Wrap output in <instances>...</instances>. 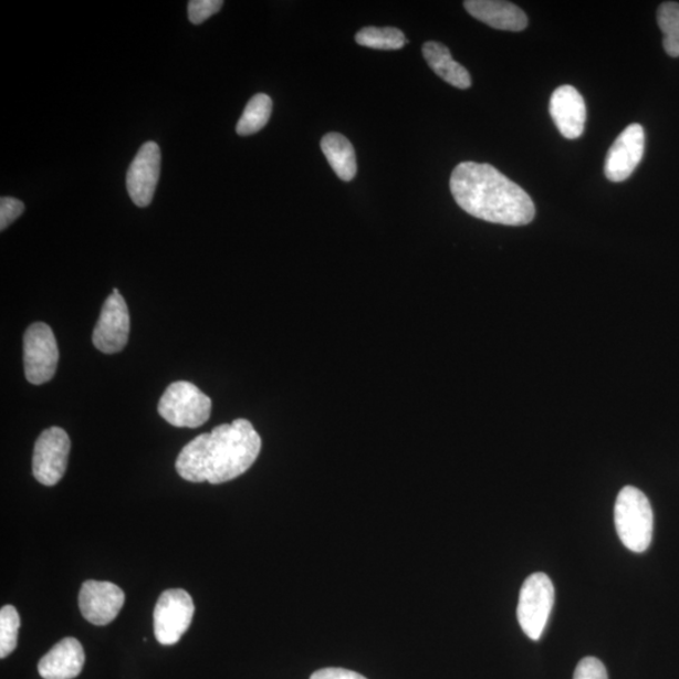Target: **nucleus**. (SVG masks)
Wrapping results in <instances>:
<instances>
[{
    "mask_svg": "<svg viewBox=\"0 0 679 679\" xmlns=\"http://www.w3.org/2000/svg\"><path fill=\"white\" fill-rule=\"evenodd\" d=\"M262 439L247 419L213 428L181 449L177 472L189 482L220 484L246 473L259 458Z\"/></svg>",
    "mask_w": 679,
    "mask_h": 679,
    "instance_id": "1",
    "label": "nucleus"
},
{
    "mask_svg": "<svg viewBox=\"0 0 679 679\" xmlns=\"http://www.w3.org/2000/svg\"><path fill=\"white\" fill-rule=\"evenodd\" d=\"M451 191L464 212L485 222L526 226L535 218V205L527 192L490 164L457 165Z\"/></svg>",
    "mask_w": 679,
    "mask_h": 679,
    "instance_id": "2",
    "label": "nucleus"
},
{
    "mask_svg": "<svg viewBox=\"0 0 679 679\" xmlns=\"http://www.w3.org/2000/svg\"><path fill=\"white\" fill-rule=\"evenodd\" d=\"M614 519L618 536L633 553H645L654 539L655 515L647 495L627 485L617 498Z\"/></svg>",
    "mask_w": 679,
    "mask_h": 679,
    "instance_id": "3",
    "label": "nucleus"
},
{
    "mask_svg": "<svg viewBox=\"0 0 679 679\" xmlns=\"http://www.w3.org/2000/svg\"><path fill=\"white\" fill-rule=\"evenodd\" d=\"M158 411L174 427L198 428L207 424L212 400L195 384L176 382L163 394Z\"/></svg>",
    "mask_w": 679,
    "mask_h": 679,
    "instance_id": "4",
    "label": "nucleus"
},
{
    "mask_svg": "<svg viewBox=\"0 0 679 679\" xmlns=\"http://www.w3.org/2000/svg\"><path fill=\"white\" fill-rule=\"evenodd\" d=\"M554 600V584L544 573L530 575L522 585L518 619L521 629L530 639L539 640L543 637L549 618L552 616Z\"/></svg>",
    "mask_w": 679,
    "mask_h": 679,
    "instance_id": "5",
    "label": "nucleus"
},
{
    "mask_svg": "<svg viewBox=\"0 0 679 679\" xmlns=\"http://www.w3.org/2000/svg\"><path fill=\"white\" fill-rule=\"evenodd\" d=\"M195 612V602L186 591L164 592L154 610V631L159 644L177 645L189 629Z\"/></svg>",
    "mask_w": 679,
    "mask_h": 679,
    "instance_id": "6",
    "label": "nucleus"
},
{
    "mask_svg": "<svg viewBox=\"0 0 679 679\" xmlns=\"http://www.w3.org/2000/svg\"><path fill=\"white\" fill-rule=\"evenodd\" d=\"M24 374L31 384L50 382L58 370L59 346L52 328L44 323H35L24 334Z\"/></svg>",
    "mask_w": 679,
    "mask_h": 679,
    "instance_id": "7",
    "label": "nucleus"
},
{
    "mask_svg": "<svg viewBox=\"0 0 679 679\" xmlns=\"http://www.w3.org/2000/svg\"><path fill=\"white\" fill-rule=\"evenodd\" d=\"M70 449V437L62 428L45 429L34 446V479L44 485L58 484L66 473Z\"/></svg>",
    "mask_w": 679,
    "mask_h": 679,
    "instance_id": "8",
    "label": "nucleus"
},
{
    "mask_svg": "<svg viewBox=\"0 0 679 679\" xmlns=\"http://www.w3.org/2000/svg\"><path fill=\"white\" fill-rule=\"evenodd\" d=\"M128 333H130V315L122 293L114 289L101 310L93 343L101 353H121L127 344Z\"/></svg>",
    "mask_w": 679,
    "mask_h": 679,
    "instance_id": "9",
    "label": "nucleus"
},
{
    "mask_svg": "<svg viewBox=\"0 0 679 679\" xmlns=\"http://www.w3.org/2000/svg\"><path fill=\"white\" fill-rule=\"evenodd\" d=\"M161 167L159 145L145 143L136 154L126 176L128 195L136 207H149L158 186Z\"/></svg>",
    "mask_w": 679,
    "mask_h": 679,
    "instance_id": "10",
    "label": "nucleus"
},
{
    "mask_svg": "<svg viewBox=\"0 0 679 679\" xmlns=\"http://www.w3.org/2000/svg\"><path fill=\"white\" fill-rule=\"evenodd\" d=\"M124 603V592L109 582H85L79 595L82 616L95 626H107L115 620Z\"/></svg>",
    "mask_w": 679,
    "mask_h": 679,
    "instance_id": "11",
    "label": "nucleus"
},
{
    "mask_svg": "<svg viewBox=\"0 0 679 679\" xmlns=\"http://www.w3.org/2000/svg\"><path fill=\"white\" fill-rule=\"evenodd\" d=\"M646 136L639 124L629 125L612 145L605 159V177L613 182L627 180L645 155Z\"/></svg>",
    "mask_w": 679,
    "mask_h": 679,
    "instance_id": "12",
    "label": "nucleus"
},
{
    "mask_svg": "<svg viewBox=\"0 0 679 679\" xmlns=\"http://www.w3.org/2000/svg\"><path fill=\"white\" fill-rule=\"evenodd\" d=\"M550 115L566 139H577L583 135L586 106L583 96L575 87L564 85L554 91L550 100Z\"/></svg>",
    "mask_w": 679,
    "mask_h": 679,
    "instance_id": "13",
    "label": "nucleus"
},
{
    "mask_svg": "<svg viewBox=\"0 0 679 679\" xmlns=\"http://www.w3.org/2000/svg\"><path fill=\"white\" fill-rule=\"evenodd\" d=\"M85 650L76 638H64L40 660L43 679H73L85 666Z\"/></svg>",
    "mask_w": 679,
    "mask_h": 679,
    "instance_id": "14",
    "label": "nucleus"
},
{
    "mask_svg": "<svg viewBox=\"0 0 679 679\" xmlns=\"http://www.w3.org/2000/svg\"><path fill=\"white\" fill-rule=\"evenodd\" d=\"M464 8L476 20L492 29L510 32L526 30L527 15L518 6L501 0H467Z\"/></svg>",
    "mask_w": 679,
    "mask_h": 679,
    "instance_id": "15",
    "label": "nucleus"
},
{
    "mask_svg": "<svg viewBox=\"0 0 679 679\" xmlns=\"http://www.w3.org/2000/svg\"><path fill=\"white\" fill-rule=\"evenodd\" d=\"M424 56L437 76L453 87L467 90L472 85L470 72L461 63L453 60L445 44L427 42L424 45Z\"/></svg>",
    "mask_w": 679,
    "mask_h": 679,
    "instance_id": "16",
    "label": "nucleus"
},
{
    "mask_svg": "<svg viewBox=\"0 0 679 679\" xmlns=\"http://www.w3.org/2000/svg\"><path fill=\"white\" fill-rule=\"evenodd\" d=\"M321 149L336 176L351 181L356 176L357 165L356 155L351 142L342 134H327L321 140Z\"/></svg>",
    "mask_w": 679,
    "mask_h": 679,
    "instance_id": "17",
    "label": "nucleus"
},
{
    "mask_svg": "<svg viewBox=\"0 0 679 679\" xmlns=\"http://www.w3.org/2000/svg\"><path fill=\"white\" fill-rule=\"evenodd\" d=\"M272 100L270 96L259 94L250 100L238 122L236 132L238 135L248 136L262 130L268 125L272 114Z\"/></svg>",
    "mask_w": 679,
    "mask_h": 679,
    "instance_id": "18",
    "label": "nucleus"
},
{
    "mask_svg": "<svg viewBox=\"0 0 679 679\" xmlns=\"http://www.w3.org/2000/svg\"><path fill=\"white\" fill-rule=\"evenodd\" d=\"M355 40L363 48L382 51L400 50L408 42L406 35L400 30L393 29V27H385V29L366 27V29L357 32Z\"/></svg>",
    "mask_w": 679,
    "mask_h": 679,
    "instance_id": "19",
    "label": "nucleus"
},
{
    "mask_svg": "<svg viewBox=\"0 0 679 679\" xmlns=\"http://www.w3.org/2000/svg\"><path fill=\"white\" fill-rule=\"evenodd\" d=\"M657 21L664 33V48L671 58H679V3L666 2L658 8Z\"/></svg>",
    "mask_w": 679,
    "mask_h": 679,
    "instance_id": "20",
    "label": "nucleus"
},
{
    "mask_svg": "<svg viewBox=\"0 0 679 679\" xmlns=\"http://www.w3.org/2000/svg\"><path fill=\"white\" fill-rule=\"evenodd\" d=\"M20 626V614L12 605H4L0 610V657L6 658L13 654Z\"/></svg>",
    "mask_w": 679,
    "mask_h": 679,
    "instance_id": "21",
    "label": "nucleus"
},
{
    "mask_svg": "<svg viewBox=\"0 0 679 679\" xmlns=\"http://www.w3.org/2000/svg\"><path fill=\"white\" fill-rule=\"evenodd\" d=\"M222 0H190L188 17L192 24H201L222 9Z\"/></svg>",
    "mask_w": 679,
    "mask_h": 679,
    "instance_id": "22",
    "label": "nucleus"
},
{
    "mask_svg": "<svg viewBox=\"0 0 679 679\" xmlns=\"http://www.w3.org/2000/svg\"><path fill=\"white\" fill-rule=\"evenodd\" d=\"M23 201L20 199L3 197L0 199V229H6L11 226L24 212Z\"/></svg>",
    "mask_w": 679,
    "mask_h": 679,
    "instance_id": "23",
    "label": "nucleus"
},
{
    "mask_svg": "<svg viewBox=\"0 0 679 679\" xmlns=\"http://www.w3.org/2000/svg\"><path fill=\"white\" fill-rule=\"evenodd\" d=\"M574 679H608L607 668L598 658L586 657L577 665Z\"/></svg>",
    "mask_w": 679,
    "mask_h": 679,
    "instance_id": "24",
    "label": "nucleus"
},
{
    "mask_svg": "<svg viewBox=\"0 0 679 679\" xmlns=\"http://www.w3.org/2000/svg\"><path fill=\"white\" fill-rule=\"evenodd\" d=\"M310 679H366L364 676L343 668L320 669Z\"/></svg>",
    "mask_w": 679,
    "mask_h": 679,
    "instance_id": "25",
    "label": "nucleus"
}]
</instances>
